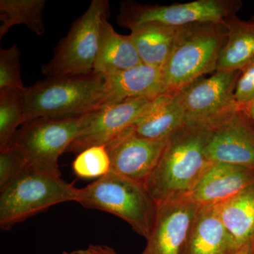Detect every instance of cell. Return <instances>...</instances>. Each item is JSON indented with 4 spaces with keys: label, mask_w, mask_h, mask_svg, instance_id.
<instances>
[{
    "label": "cell",
    "mask_w": 254,
    "mask_h": 254,
    "mask_svg": "<svg viewBox=\"0 0 254 254\" xmlns=\"http://www.w3.org/2000/svg\"><path fill=\"white\" fill-rule=\"evenodd\" d=\"M210 127L205 158L254 169V121L242 106Z\"/></svg>",
    "instance_id": "cell-10"
},
{
    "label": "cell",
    "mask_w": 254,
    "mask_h": 254,
    "mask_svg": "<svg viewBox=\"0 0 254 254\" xmlns=\"http://www.w3.org/2000/svg\"><path fill=\"white\" fill-rule=\"evenodd\" d=\"M254 182V169L213 163L188 196L200 205H218Z\"/></svg>",
    "instance_id": "cell-14"
},
{
    "label": "cell",
    "mask_w": 254,
    "mask_h": 254,
    "mask_svg": "<svg viewBox=\"0 0 254 254\" xmlns=\"http://www.w3.org/2000/svg\"><path fill=\"white\" fill-rule=\"evenodd\" d=\"M94 113L35 119L23 124L12 144L21 150L29 166L60 175V157L79 136Z\"/></svg>",
    "instance_id": "cell-7"
},
{
    "label": "cell",
    "mask_w": 254,
    "mask_h": 254,
    "mask_svg": "<svg viewBox=\"0 0 254 254\" xmlns=\"http://www.w3.org/2000/svg\"><path fill=\"white\" fill-rule=\"evenodd\" d=\"M241 0H197L170 5L141 4L132 0L121 2L118 23L132 30L148 23H160L175 27L198 22H224L225 18L242 9Z\"/></svg>",
    "instance_id": "cell-8"
},
{
    "label": "cell",
    "mask_w": 254,
    "mask_h": 254,
    "mask_svg": "<svg viewBox=\"0 0 254 254\" xmlns=\"http://www.w3.org/2000/svg\"><path fill=\"white\" fill-rule=\"evenodd\" d=\"M20 59L17 45L0 49V90L26 88L21 79Z\"/></svg>",
    "instance_id": "cell-25"
},
{
    "label": "cell",
    "mask_w": 254,
    "mask_h": 254,
    "mask_svg": "<svg viewBox=\"0 0 254 254\" xmlns=\"http://www.w3.org/2000/svg\"><path fill=\"white\" fill-rule=\"evenodd\" d=\"M154 98H131L95 112L91 122L66 152L78 154L90 147L108 145L133 126Z\"/></svg>",
    "instance_id": "cell-12"
},
{
    "label": "cell",
    "mask_w": 254,
    "mask_h": 254,
    "mask_svg": "<svg viewBox=\"0 0 254 254\" xmlns=\"http://www.w3.org/2000/svg\"><path fill=\"white\" fill-rule=\"evenodd\" d=\"M28 165L26 157L16 145L0 151V190L16 180Z\"/></svg>",
    "instance_id": "cell-26"
},
{
    "label": "cell",
    "mask_w": 254,
    "mask_h": 254,
    "mask_svg": "<svg viewBox=\"0 0 254 254\" xmlns=\"http://www.w3.org/2000/svg\"><path fill=\"white\" fill-rule=\"evenodd\" d=\"M224 22H198L181 26L163 70L168 91H179L216 71L226 43Z\"/></svg>",
    "instance_id": "cell-3"
},
{
    "label": "cell",
    "mask_w": 254,
    "mask_h": 254,
    "mask_svg": "<svg viewBox=\"0 0 254 254\" xmlns=\"http://www.w3.org/2000/svg\"><path fill=\"white\" fill-rule=\"evenodd\" d=\"M231 254H254V250L249 247H243L235 251Z\"/></svg>",
    "instance_id": "cell-30"
},
{
    "label": "cell",
    "mask_w": 254,
    "mask_h": 254,
    "mask_svg": "<svg viewBox=\"0 0 254 254\" xmlns=\"http://www.w3.org/2000/svg\"><path fill=\"white\" fill-rule=\"evenodd\" d=\"M200 207L190 196L157 204L154 226L141 254H182Z\"/></svg>",
    "instance_id": "cell-11"
},
{
    "label": "cell",
    "mask_w": 254,
    "mask_h": 254,
    "mask_svg": "<svg viewBox=\"0 0 254 254\" xmlns=\"http://www.w3.org/2000/svg\"><path fill=\"white\" fill-rule=\"evenodd\" d=\"M185 124V113L177 91H167L152 100L131 128L141 138L163 140L170 138Z\"/></svg>",
    "instance_id": "cell-17"
},
{
    "label": "cell",
    "mask_w": 254,
    "mask_h": 254,
    "mask_svg": "<svg viewBox=\"0 0 254 254\" xmlns=\"http://www.w3.org/2000/svg\"><path fill=\"white\" fill-rule=\"evenodd\" d=\"M168 139H145L136 136L130 127L105 145L110 172L144 185L158 165Z\"/></svg>",
    "instance_id": "cell-13"
},
{
    "label": "cell",
    "mask_w": 254,
    "mask_h": 254,
    "mask_svg": "<svg viewBox=\"0 0 254 254\" xmlns=\"http://www.w3.org/2000/svg\"><path fill=\"white\" fill-rule=\"evenodd\" d=\"M63 254H89L86 250H78L72 252H64Z\"/></svg>",
    "instance_id": "cell-31"
},
{
    "label": "cell",
    "mask_w": 254,
    "mask_h": 254,
    "mask_svg": "<svg viewBox=\"0 0 254 254\" xmlns=\"http://www.w3.org/2000/svg\"><path fill=\"white\" fill-rule=\"evenodd\" d=\"M217 206L237 250L243 247L254 250V182Z\"/></svg>",
    "instance_id": "cell-18"
},
{
    "label": "cell",
    "mask_w": 254,
    "mask_h": 254,
    "mask_svg": "<svg viewBox=\"0 0 254 254\" xmlns=\"http://www.w3.org/2000/svg\"><path fill=\"white\" fill-rule=\"evenodd\" d=\"M241 71H217L177 91L187 125L210 127L235 113L239 105L235 89Z\"/></svg>",
    "instance_id": "cell-9"
},
{
    "label": "cell",
    "mask_w": 254,
    "mask_h": 254,
    "mask_svg": "<svg viewBox=\"0 0 254 254\" xmlns=\"http://www.w3.org/2000/svg\"><path fill=\"white\" fill-rule=\"evenodd\" d=\"M86 250L89 254H118L111 247L105 245H90Z\"/></svg>",
    "instance_id": "cell-28"
},
{
    "label": "cell",
    "mask_w": 254,
    "mask_h": 254,
    "mask_svg": "<svg viewBox=\"0 0 254 254\" xmlns=\"http://www.w3.org/2000/svg\"><path fill=\"white\" fill-rule=\"evenodd\" d=\"M106 98L105 76L95 71L47 78L26 88L23 124L45 117L93 113L104 108Z\"/></svg>",
    "instance_id": "cell-2"
},
{
    "label": "cell",
    "mask_w": 254,
    "mask_h": 254,
    "mask_svg": "<svg viewBox=\"0 0 254 254\" xmlns=\"http://www.w3.org/2000/svg\"><path fill=\"white\" fill-rule=\"evenodd\" d=\"M77 203L116 215L146 240L154 226L157 204L144 185L112 172L79 189Z\"/></svg>",
    "instance_id": "cell-5"
},
{
    "label": "cell",
    "mask_w": 254,
    "mask_h": 254,
    "mask_svg": "<svg viewBox=\"0 0 254 254\" xmlns=\"http://www.w3.org/2000/svg\"><path fill=\"white\" fill-rule=\"evenodd\" d=\"M79 189L67 183L61 175L28 165L0 195V227L13 226L53 205L77 202Z\"/></svg>",
    "instance_id": "cell-4"
},
{
    "label": "cell",
    "mask_w": 254,
    "mask_h": 254,
    "mask_svg": "<svg viewBox=\"0 0 254 254\" xmlns=\"http://www.w3.org/2000/svg\"><path fill=\"white\" fill-rule=\"evenodd\" d=\"M73 173L83 179L100 178L110 172V159L105 145L90 147L78 153L72 163Z\"/></svg>",
    "instance_id": "cell-24"
},
{
    "label": "cell",
    "mask_w": 254,
    "mask_h": 254,
    "mask_svg": "<svg viewBox=\"0 0 254 254\" xmlns=\"http://www.w3.org/2000/svg\"><path fill=\"white\" fill-rule=\"evenodd\" d=\"M242 107L245 108L246 111L247 112V113L249 114V115L254 121V99L251 101L250 103H248V104Z\"/></svg>",
    "instance_id": "cell-29"
},
{
    "label": "cell",
    "mask_w": 254,
    "mask_h": 254,
    "mask_svg": "<svg viewBox=\"0 0 254 254\" xmlns=\"http://www.w3.org/2000/svg\"><path fill=\"white\" fill-rule=\"evenodd\" d=\"M141 64L143 63L129 35L124 36L117 33L108 20L105 21L93 71L108 76Z\"/></svg>",
    "instance_id": "cell-19"
},
{
    "label": "cell",
    "mask_w": 254,
    "mask_h": 254,
    "mask_svg": "<svg viewBox=\"0 0 254 254\" xmlns=\"http://www.w3.org/2000/svg\"><path fill=\"white\" fill-rule=\"evenodd\" d=\"M25 89L0 90V151L12 145L23 124Z\"/></svg>",
    "instance_id": "cell-23"
},
{
    "label": "cell",
    "mask_w": 254,
    "mask_h": 254,
    "mask_svg": "<svg viewBox=\"0 0 254 254\" xmlns=\"http://www.w3.org/2000/svg\"><path fill=\"white\" fill-rule=\"evenodd\" d=\"M210 127L185 124L168 144L144 186L156 204L188 196L212 162L204 150Z\"/></svg>",
    "instance_id": "cell-1"
},
{
    "label": "cell",
    "mask_w": 254,
    "mask_h": 254,
    "mask_svg": "<svg viewBox=\"0 0 254 254\" xmlns=\"http://www.w3.org/2000/svg\"><path fill=\"white\" fill-rule=\"evenodd\" d=\"M110 14L108 0H93L60 41L52 60L41 67L47 77L88 74L94 70L102 30Z\"/></svg>",
    "instance_id": "cell-6"
},
{
    "label": "cell",
    "mask_w": 254,
    "mask_h": 254,
    "mask_svg": "<svg viewBox=\"0 0 254 254\" xmlns=\"http://www.w3.org/2000/svg\"><path fill=\"white\" fill-rule=\"evenodd\" d=\"M226 43L220 52L217 71H241L254 55V16L240 19L237 14L225 18Z\"/></svg>",
    "instance_id": "cell-20"
},
{
    "label": "cell",
    "mask_w": 254,
    "mask_h": 254,
    "mask_svg": "<svg viewBox=\"0 0 254 254\" xmlns=\"http://www.w3.org/2000/svg\"><path fill=\"white\" fill-rule=\"evenodd\" d=\"M45 0H1L0 1V39L11 27L23 24L37 36L46 31L43 21Z\"/></svg>",
    "instance_id": "cell-22"
},
{
    "label": "cell",
    "mask_w": 254,
    "mask_h": 254,
    "mask_svg": "<svg viewBox=\"0 0 254 254\" xmlns=\"http://www.w3.org/2000/svg\"><path fill=\"white\" fill-rule=\"evenodd\" d=\"M180 27L148 23L131 30L130 37L142 63L163 68L168 61Z\"/></svg>",
    "instance_id": "cell-21"
},
{
    "label": "cell",
    "mask_w": 254,
    "mask_h": 254,
    "mask_svg": "<svg viewBox=\"0 0 254 254\" xmlns=\"http://www.w3.org/2000/svg\"><path fill=\"white\" fill-rule=\"evenodd\" d=\"M235 242L219 215L217 205H200L182 254H231Z\"/></svg>",
    "instance_id": "cell-16"
},
{
    "label": "cell",
    "mask_w": 254,
    "mask_h": 254,
    "mask_svg": "<svg viewBox=\"0 0 254 254\" xmlns=\"http://www.w3.org/2000/svg\"><path fill=\"white\" fill-rule=\"evenodd\" d=\"M235 95L240 106L248 104L254 99V55L241 70Z\"/></svg>",
    "instance_id": "cell-27"
},
{
    "label": "cell",
    "mask_w": 254,
    "mask_h": 254,
    "mask_svg": "<svg viewBox=\"0 0 254 254\" xmlns=\"http://www.w3.org/2000/svg\"><path fill=\"white\" fill-rule=\"evenodd\" d=\"M105 77L107 98L104 108L131 98H155L168 91L163 68L145 64Z\"/></svg>",
    "instance_id": "cell-15"
}]
</instances>
